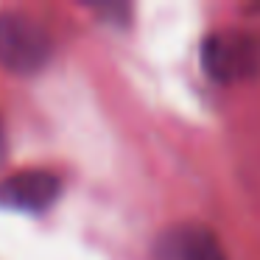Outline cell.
Returning a JSON list of instances; mask_svg holds the SVG:
<instances>
[{
  "label": "cell",
  "mask_w": 260,
  "mask_h": 260,
  "mask_svg": "<svg viewBox=\"0 0 260 260\" xmlns=\"http://www.w3.org/2000/svg\"><path fill=\"white\" fill-rule=\"evenodd\" d=\"M53 40L37 17L25 12H0V68L34 76L51 62Z\"/></svg>",
  "instance_id": "6da1fadb"
},
{
  "label": "cell",
  "mask_w": 260,
  "mask_h": 260,
  "mask_svg": "<svg viewBox=\"0 0 260 260\" xmlns=\"http://www.w3.org/2000/svg\"><path fill=\"white\" fill-rule=\"evenodd\" d=\"M62 193V179L53 171L28 168L0 179V207L14 213H42Z\"/></svg>",
  "instance_id": "3957f363"
},
{
  "label": "cell",
  "mask_w": 260,
  "mask_h": 260,
  "mask_svg": "<svg viewBox=\"0 0 260 260\" xmlns=\"http://www.w3.org/2000/svg\"><path fill=\"white\" fill-rule=\"evenodd\" d=\"M154 260H226V252L210 226L174 224L157 238Z\"/></svg>",
  "instance_id": "277c9868"
},
{
  "label": "cell",
  "mask_w": 260,
  "mask_h": 260,
  "mask_svg": "<svg viewBox=\"0 0 260 260\" xmlns=\"http://www.w3.org/2000/svg\"><path fill=\"white\" fill-rule=\"evenodd\" d=\"M202 68L218 84H238L260 73V37L249 31H215L202 45Z\"/></svg>",
  "instance_id": "7a4b0ae2"
}]
</instances>
